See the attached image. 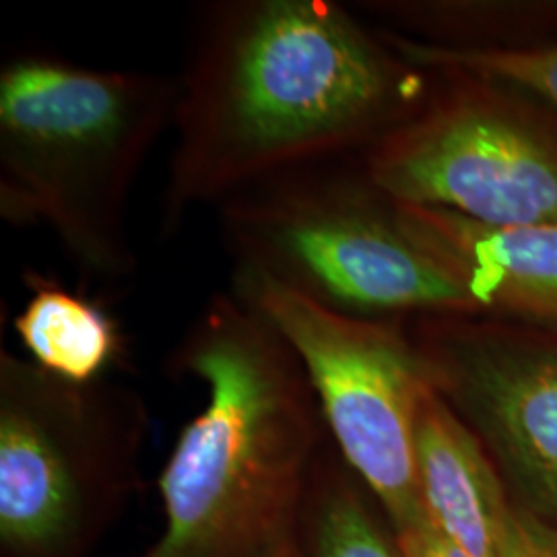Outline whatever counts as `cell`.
Wrapping results in <instances>:
<instances>
[{
    "label": "cell",
    "instance_id": "obj_1",
    "mask_svg": "<svg viewBox=\"0 0 557 557\" xmlns=\"http://www.w3.org/2000/svg\"><path fill=\"white\" fill-rule=\"evenodd\" d=\"M333 0H215L188 38L163 227L285 170L363 156L434 83Z\"/></svg>",
    "mask_w": 557,
    "mask_h": 557
},
{
    "label": "cell",
    "instance_id": "obj_2",
    "mask_svg": "<svg viewBox=\"0 0 557 557\" xmlns=\"http://www.w3.org/2000/svg\"><path fill=\"white\" fill-rule=\"evenodd\" d=\"M170 370L199 380L205 407L160 475L161 537L139 557H267L296 535L331 442L292 345L255 308L218 294L190 322Z\"/></svg>",
    "mask_w": 557,
    "mask_h": 557
},
{
    "label": "cell",
    "instance_id": "obj_3",
    "mask_svg": "<svg viewBox=\"0 0 557 557\" xmlns=\"http://www.w3.org/2000/svg\"><path fill=\"white\" fill-rule=\"evenodd\" d=\"M176 100L172 75L11 57L0 71V218L48 232L85 277H133L131 197Z\"/></svg>",
    "mask_w": 557,
    "mask_h": 557
},
{
    "label": "cell",
    "instance_id": "obj_4",
    "mask_svg": "<svg viewBox=\"0 0 557 557\" xmlns=\"http://www.w3.org/2000/svg\"><path fill=\"white\" fill-rule=\"evenodd\" d=\"M218 221L236 271L338 314L479 317L467 292L407 236L397 202L368 176L361 156L255 182L218 205Z\"/></svg>",
    "mask_w": 557,
    "mask_h": 557
},
{
    "label": "cell",
    "instance_id": "obj_5",
    "mask_svg": "<svg viewBox=\"0 0 557 557\" xmlns=\"http://www.w3.org/2000/svg\"><path fill=\"white\" fill-rule=\"evenodd\" d=\"M137 391L0 354V557H89L140 490Z\"/></svg>",
    "mask_w": 557,
    "mask_h": 557
},
{
    "label": "cell",
    "instance_id": "obj_6",
    "mask_svg": "<svg viewBox=\"0 0 557 557\" xmlns=\"http://www.w3.org/2000/svg\"><path fill=\"white\" fill-rule=\"evenodd\" d=\"M232 292L296 351L329 436L391 531L425 518L416 425L432 384L409 326L403 320L338 314L248 271L234 269Z\"/></svg>",
    "mask_w": 557,
    "mask_h": 557
},
{
    "label": "cell",
    "instance_id": "obj_7",
    "mask_svg": "<svg viewBox=\"0 0 557 557\" xmlns=\"http://www.w3.org/2000/svg\"><path fill=\"white\" fill-rule=\"evenodd\" d=\"M425 106L361 156L391 199L483 225H557V124L506 85L434 73Z\"/></svg>",
    "mask_w": 557,
    "mask_h": 557
},
{
    "label": "cell",
    "instance_id": "obj_8",
    "mask_svg": "<svg viewBox=\"0 0 557 557\" xmlns=\"http://www.w3.org/2000/svg\"><path fill=\"white\" fill-rule=\"evenodd\" d=\"M407 326L432 388L483 442L510 498L557 524V329L492 317Z\"/></svg>",
    "mask_w": 557,
    "mask_h": 557
},
{
    "label": "cell",
    "instance_id": "obj_9",
    "mask_svg": "<svg viewBox=\"0 0 557 557\" xmlns=\"http://www.w3.org/2000/svg\"><path fill=\"white\" fill-rule=\"evenodd\" d=\"M397 215L407 236L467 292L479 317L557 329V225L496 227L407 202H397Z\"/></svg>",
    "mask_w": 557,
    "mask_h": 557
},
{
    "label": "cell",
    "instance_id": "obj_10",
    "mask_svg": "<svg viewBox=\"0 0 557 557\" xmlns=\"http://www.w3.org/2000/svg\"><path fill=\"white\" fill-rule=\"evenodd\" d=\"M419 499L428 520L471 557H498L510 492L478 434L434 388L416 425Z\"/></svg>",
    "mask_w": 557,
    "mask_h": 557
},
{
    "label": "cell",
    "instance_id": "obj_11",
    "mask_svg": "<svg viewBox=\"0 0 557 557\" xmlns=\"http://www.w3.org/2000/svg\"><path fill=\"white\" fill-rule=\"evenodd\" d=\"M32 296L13 322L29 359L77 384L103 380V372L120 359L124 338L119 324L100 306L79 294L29 275Z\"/></svg>",
    "mask_w": 557,
    "mask_h": 557
},
{
    "label": "cell",
    "instance_id": "obj_12",
    "mask_svg": "<svg viewBox=\"0 0 557 557\" xmlns=\"http://www.w3.org/2000/svg\"><path fill=\"white\" fill-rule=\"evenodd\" d=\"M296 535L306 557H403L379 504L333 440L314 467Z\"/></svg>",
    "mask_w": 557,
    "mask_h": 557
},
{
    "label": "cell",
    "instance_id": "obj_13",
    "mask_svg": "<svg viewBox=\"0 0 557 557\" xmlns=\"http://www.w3.org/2000/svg\"><path fill=\"white\" fill-rule=\"evenodd\" d=\"M384 38L407 62L430 73H462L541 96L557 108V46H434L384 32Z\"/></svg>",
    "mask_w": 557,
    "mask_h": 557
},
{
    "label": "cell",
    "instance_id": "obj_14",
    "mask_svg": "<svg viewBox=\"0 0 557 557\" xmlns=\"http://www.w3.org/2000/svg\"><path fill=\"white\" fill-rule=\"evenodd\" d=\"M498 557H557V524L512 499L499 537Z\"/></svg>",
    "mask_w": 557,
    "mask_h": 557
},
{
    "label": "cell",
    "instance_id": "obj_15",
    "mask_svg": "<svg viewBox=\"0 0 557 557\" xmlns=\"http://www.w3.org/2000/svg\"><path fill=\"white\" fill-rule=\"evenodd\" d=\"M393 537L403 557H471L440 533L428 517L393 531Z\"/></svg>",
    "mask_w": 557,
    "mask_h": 557
},
{
    "label": "cell",
    "instance_id": "obj_16",
    "mask_svg": "<svg viewBox=\"0 0 557 557\" xmlns=\"http://www.w3.org/2000/svg\"><path fill=\"white\" fill-rule=\"evenodd\" d=\"M267 557H306L301 547H299L298 535H292V537L281 541L277 547L269 554Z\"/></svg>",
    "mask_w": 557,
    "mask_h": 557
}]
</instances>
